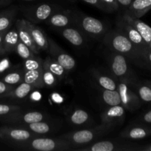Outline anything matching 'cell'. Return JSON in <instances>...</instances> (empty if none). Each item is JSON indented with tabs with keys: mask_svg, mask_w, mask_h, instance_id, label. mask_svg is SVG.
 I'll return each instance as SVG.
<instances>
[{
	"mask_svg": "<svg viewBox=\"0 0 151 151\" xmlns=\"http://www.w3.org/2000/svg\"><path fill=\"white\" fill-rule=\"evenodd\" d=\"M130 7V13L134 18L141 17L151 9V0H134Z\"/></svg>",
	"mask_w": 151,
	"mask_h": 151,
	"instance_id": "e0dca14e",
	"label": "cell"
},
{
	"mask_svg": "<svg viewBox=\"0 0 151 151\" xmlns=\"http://www.w3.org/2000/svg\"><path fill=\"white\" fill-rule=\"evenodd\" d=\"M114 127L111 125L101 124L95 128L90 129L80 130L74 132L62 135L60 138L67 141L72 146L86 145L88 143L94 141L98 137L107 134L110 132Z\"/></svg>",
	"mask_w": 151,
	"mask_h": 151,
	"instance_id": "6da1fadb",
	"label": "cell"
},
{
	"mask_svg": "<svg viewBox=\"0 0 151 151\" xmlns=\"http://www.w3.org/2000/svg\"><path fill=\"white\" fill-rule=\"evenodd\" d=\"M26 128L25 129L29 130L31 132L36 134H47L50 131V125L47 122H44L42 121L27 124Z\"/></svg>",
	"mask_w": 151,
	"mask_h": 151,
	"instance_id": "484cf974",
	"label": "cell"
},
{
	"mask_svg": "<svg viewBox=\"0 0 151 151\" xmlns=\"http://www.w3.org/2000/svg\"><path fill=\"white\" fill-rule=\"evenodd\" d=\"M42 77L43 67L38 69L24 71L23 81L33 86L35 88H39L44 86Z\"/></svg>",
	"mask_w": 151,
	"mask_h": 151,
	"instance_id": "ac0fdd59",
	"label": "cell"
},
{
	"mask_svg": "<svg viewBox=\"0 0 151 151\" xmlns=\"http://www.w3.org/2000/svg\"><path fill=\"white\" fill-rule=\"evenodd\" d=\"M16 27L17 29L18 34H19V39L24 44H26L34 54H38L41 52V50L37 47L33 38H32L30 31L28 27L27 20H25V19L17 20L16 23Z\"/></svg>",
	"mask_w": 151,
	"mask_h": 151,
	"instance_id": "52a82bcc",
	"label": "cell"
},
{
	"mask_svg": "<svg viewBox=\"0 0 151 151\" xmlns=\"http://www.w3.org/2000/svg\"><path fill=\"white\" fill-rule=\"evenodd\" d=\"M88 119H89L88 114L83 109H77L74 111L69 117L70 122L74 125H81L86 123L88 122Z\"/></svg>",
	"mask_w": 151,
	"mask_h": 151,
	"instance_id": "4316f807",
	"label": "cell"
},
{
	"mask_svg": "<svg viewBox=\"0 0 151 151\" xmlns=\"http://www.w3.org/2000/svg\"><path fill=\"white\" fill-rule=\"evenodd\" d=\"M43 83L44 86L53 87L57 83L58 78L50 71L43 68Z\"/></svg>",
	"mask_w": 151,
	"mask_h": 151,
	"instance_id": "4dcf8cb0",
	"label": "cell"
},
{
	"mask_svg": "<svg viewBox=\"0 0 151 151\" xmlns=\"http://www.w3.org/2000/svg\"><path fill=\"white\" fill-rule=\"evenodd\" d=\"M15 51L18 53L19 56L22 58L24 60H27V59L32 58L35 57V55L30 49L27 47L25 44H24L20 39H19V42H18L17 45H16V50Z\"/></svg>",
	"mask_w": 151,
	"mask_h": 151,
	"instance_id": "83f0119b",
	"label": "cell"
},
{
	"mask_svg": "<svg viewBox=\"0 0 151 151\" xmlns=\"http://www.w3.org/2000/svg\"><path fill=\"white\" fill-rule=\"evenodd\" d=\"M13 88V86L12 85H8V84L5 83L4 82L0 81V94H7L10 91H11Z\"/></svg>",
	"mask_w": 151,
	"mask_h": 151,
	"instance_id": "8d00e7d4",
	"label": "cell"
},
{
	"mask_svg": "<svg viewBox=\"0 0 151 151\" xmlns=\"http://www.w3.org/2000/svg\"><path fill=\"white\" fill-rule=\"evenodd\" d=\"M122 145H123L121 144L119 142L105 140L98 142L83 148H78L75 150L80 151H119L125 150Z\"/></svg>",
	"mask_w": 151,
	"mask_h": 151,
	"instance_id": "8fae6325",
	"label": "cell"
},
{
	"mask_svg": "<svg viewBox=\"0 0 151 151\" xmlns=\"http://www.w3.org/2000/svg\"><path fill=\"white\" fill-rule=\"evenodd\" d=\"M100 1L106 7V10H116L119 8V3L116 0H100Z\"/></svg>",
	"mask_w": 151,
	"mask_h": 151,
	"instance_id": "d590c367",
	"label": "cell"
},
{
	"mask_svg": "<svg viewBox=\"0 0 151 151\" xmlns=\"http://www.w3.org/2000/svg\"><path fill=\"white\" fill-rule=\"evenodd\" d=\"M119 27L121 32L128 37V39L132 42L134 45L135 44L137 46H142V44H144L145 41L139 32L129 23L124 20L122 21L119 22Z\"/></svg>",
	"mask_w": 151,
	"mask_h": 151,
	"instance_id": "9a60e30c",
	"label": "cell"
},
{
	"mask_svg": "<svg viewBox=\"0 0 151 151\" xmlns=\"http://www.w3.org/2000/svg\"><path fill=\"white\" fill-rule=\"evenodd\" d=\"M44 116L41 112L29 111L26 113H21L20 111L10 114L7 120L9 122L19 124H29L32 122H39L44 119Z\"/></svg>",
	"mask_w": 151,
	"mask_h": 151,
	"instance_id": "9c48e42d",
	"label": "cell"
},
{
	"mask_svg": "<svg viewBox=\"0 0 151 151\" xmlns=\"http://www.w3.org/2000/svg\"><path fill=\"white\" fill-rule=\"evenodd\" d=\"M35 87L27 83L23 82L17 86L16 88H13L11 91L7 93L5 97H13L17 99H24L29 94L32 89Z\"/></svg>",
	"mask_w": 151,
	"mask_h": 151,
	"instance_id": "ffe728a7",
	"label": "cell"
},
{
	"mask_svg": "<svg viewBox=\"0 0 151 151\" xmlns=\"http://www.w3.org/2000/svg\"><path fill=\"white\" fill-rule=\"evenodd\" d=\"M119 4L124 6V7H129L131 5L132 0H116Z\"/></svg>",
	"mask_w": 151,
	"mask_h": 151,
	"instance_id": "f35d334b",
	"label": "cell"
},
{
	"mask_svg": "<svg viewBox=\"0 0 151 151\" xmlns=\"http://www.w3.org/2000/svg\"><path fill=\"white\" fill-rule=\"evenodd\" d=\"M30 131L25 128H12L5 127L1 130L0 136L4 139L18 143L35 138V136Z\"/></svg>",
	"mask_w": 151,
	"mask_h": 151,
	"instance_id": "8992f818",
	"label": "cell"
},
{
	"mask_svg": "<svg viewBox=\"0 0 151 151\" xmlns=\"http://www.w3.org/2000/svg\"><path fill=\"white\" fill-rule=\"evenodd\" d=\"M43 68L50 71L58 79L60 80L66 78L68 72L60 63L50 56H48L45 60H43Z\"/></svg>",
	"mask_w": 151,
	"mask_h": 151,
	"instance_id": "2e32d148",
	"label": "cell"
},
{
	"mask_svg": "<svg viewBox=\"0 0 151 151\" xmlns=\"http://www.w3.org/2000/svg\"><path fill=\"white\" fill-rule=\"evenodd\" d=\"M13 16L11 12L0 16V32H4L10 26Z\"/></svg>",
	"mask_w": 151,
	"mask_h": 151,
	"instance_id": "d6a6232c",
	"label": "cell"
},
{
	"mask_svg": "<svg viewBox=\"0 0 151 151\" xmlns=\"http://www.w3.org/2000/svg\"><path fill=\"white\" fill-rule=\"evenodd\" d=\"M43 67V60L38 57H34L25 60L24 71L33 70L41 69Z\"/></svg>",
	"mask_w": 151,
	"mask_h": 151,
	"instance_id": "f546056e",
	"label": "cell"
},
{
	"mask_svg": "<svg viewBox=\"0 0 151 151\" xmlns=\"http://www.w3.org/2000/svg\"><path fill=\"white\" fill-rule=\"evenodd\" d=\"M139 94L142 100L144 101H151V88L149 87L142 86L139 90Z\"/></svg>",
	"mask_w": 151,
	"mask_h": 151,
	"instance_id": "e575fe53",
	"label": "cell"
},
{
	"mask_svg": "<svg viewBox=\"0 0 151 151\" xmlns=\"http://www.w3.org/2000/svg\"><path fill=\"white\" fill-rule=\"evenodd\" d=\"M4 32H0V49H2V41H3V37H4Z\"/></svg>",
	"mask_w": 151,
	"mask_h": 151,
	"instance_id": "b9f144b4",
	"label": "cell"
},
{
	"mask_svg": "<svg viewBox=\"0 0 151 151\" xmlns=\"http://www.w3.org/2000/svg\"><path fill=\"white\" fill-rule=\"evenodd\" d=\"M148 58H149V60H150V61H151V52L150 53V54H149V55H148Z\"/></svg>",
	"mask_w": 151,
	"mask_h": 151,
	"instance_id": "7bdbcfd3",
	"label": "cell"
},
{
	"mask_svg": "<svg viewBox=\"0 0 151 151\" xmlns=\"http://www.w3.org/2000/svg\"><path fill=\"white\" fill-rule=\"evenodd\" d=\"M19 41L17 29H12L6 32L3 37L2 48L4 51L11 52L16 50V45Z\"/></svg>",
	"mask_w": 151,
	"mask_h": 151,
	"instance_id": "d6986e66",
	"label": "cell"
},
{
	"mask_svg": "<svg viewBox=\"0 0 151 151\" xmlns=\"http://www.w3.org/2000/svg\"><path fill=\"white\" fill-rule=\"evenodd\" d=\"M19 111H21V108L19 106L0 104V115L10 114Z\"/></svg>",
	"mask_w": 151,
	"mask_h": 151,
	"instance_id": "836d02e7",
	"label": "cell"
},
{
	"mask_svg": "<svg viewBox=\"0 0 151 151\" xmlns=\"http://www.w3.org/2000/svg\"><path fill=\"white\" fill-rule=\"evenodd\" d=\"M125 116V108L122 105L110 106L101 114L102 124L115 127L122 122Z\"/></svg>",
	"mask_w": 151,
	"mask_h": 151,
	"instance_id": "5b68a950",
	"label": "cell"
},
{
	"mask_svg": "<svg viewBox=\"0 0 151 151\" xmlns=\"http://www.w3.org/2000/svg\"><path fill=\"white\" fill-rule=\"evenodd\" d=\"M149 45H150V47H151V43H150V44H149Z\"/></svg>",
	"mask_w": 151,
	"mask_h": 151,
	"instance_id": "f6af8a7d",
	"label": "cell"
},
{
	"mask_svg": "<svg viewBox=\"0 0 151 151\" xmlns=\"http://www.w3.org/2000/svg\"><path fill=\"white\" fill-rule=\"evenodd\" d=\"M24 75L22 72H11L4 76V82L8 85H14L23 81Z\"/></svg>",
	"mask_w": 151,
	"mask_h": 151,
	"instance_id": "1f68e13d",
	"label": "cell"
},
{
	"mask_svg": "<svg viewBox=\"0 0 151 151\" xmlns=\"http://www.w3.org/2000/svg\"><path fill=\"white\" fill-rule=\"evenodd\" d=\"M62 35L73 45L80 47L83 44V38L79 31L74 28H66L62 30Z\"/></svg>",
	"mask_w": 151,
	"mask_h": 151,
	"instance_id": "44dd1931",
	"label": "cell"
},
{
	"mask_svg": "<svg viewBox=\"0 0 151 151\" xmlns=\"http://www.w3.org/2000/svg\"><path fill=\"white\" fill-rule=\"evenodd\" d=\"M30 97L32 100H34V101H38V100H39L40 99H41V95L39 92H38V91H34V92L31 94Z\"/></svg>",
	"mask_w": 151,
	"mask_h": 151,
	"instance_id": "ab89813d",
	"label": "cell"
},
{
	"mask_svg": "<svg viewBox=\"0 0 151 151\" xmlns=\"http://www.w3.org/2000/svg\"><path fill=\"white\" fill-rule=\"evenodd\" d=\"M150 150H151V147H150Z\"/></svg>",
	"mask_w": 151,
	"mask_h": 151,
	"instance_id": "bcb514c9",
	"label": "cell"
},
{
	"mask_svg": "<svg viewBox=\"0 0 151 151\" xmlns=\"http://www.w3.org/2000/svg\"><path fill=\"white\" fill-rule=\"evenodd\" d=\"M111 69L114 75L118 78H122L128 72V64L126 59L120 53H114L111 58Z\"/></svg>",
	"mask_w": 151,
	"mask_h": 151,
	"instance_id": "5bb4252c",
	"label": "cell"
},
{
	"mask_svg": "<svg viewBox=\"0 0 151 151\" xmlns=\"http://www.w3.org/2000/svg\"><path fill=\"white\" fill-rule=\"evenodd\" d=\"M123 20L132 25L134 28L137 29L139 34L141 35L142 38H143L145 42L147 44L151 43V27L145 24V22H142L137 18H134L131 15L126 14L124 15Z\"/></svg>",
	"mask_w": 151,
	"mask_h": 151,
	"instance_id": "30bf717a",
	"label": "cell"
},
{
	"mask_svg": "<svg viewBox=\"0 0 151 151\" xmlns=\"http://www.w3.org/2000/svg\"><path fill=\"white\" fill-rule=\"evenodd\" d=\"M144 119L145 122L151 123V111L149 112H147L145 115L144 116Z\"/></svg>",
	"mask_w": 151,
	"mask_h": 151,
	"instance_id": "60d3db41",
	"label": "cell"
},
{
	"mask_svg": "<svg viewBox=\"0 0 151 151\" xmlns=\"http://www.w3.org/2000/svg\"><path fill=\"white\" fill-rule=\"evenodd\" d=\"M83 1L88 3V4H91V5L95 6V7H98V8L100 9L106 10V7H105V5L102 3V1H100V0H83Z\"/></svg>",
	"mask_w": 151,
	"mask_h": 151,
	"instance_id": "74e56055",
	"label": "cell"
},
{
	"mask_svg": "<svg viewBox=\"0 0 151 151\" xmlns=\"http://www.w3.org/2000/svg\"><path fill=\"white\" fill-rule=\"evenodd\" d=\"M27 25L32 38L38 49L44 51L49 50L48 38L44 31L39 27L36 26L29 21H27Z\"/></svg>",
	"mask_w": 151,
	"mask_h": 151,
	"instance_id": "4fadbf2b",
	"label": "cell"
},
{
	"mask_svg": "<svg viewBox=\"0 0 151 151\" xmlns=\"http://www.w3.org/2000/svg\"><path fill=\"white\" fill-rule=\"evenodd\" d=\"M79 24L84 32L94 36L102 35L106 30V27L103 22L91 16L81 17Z\"/></svg>",
	"mask_w": 151,
	"mask_h": 151,
	"instance_id": "ba28073f",
	"label": "cell"
},
{
	"mask_svg": "<svg viewBox=\"0 0 151 151\" xmlns=\"http://www.w3.org/2000/svg\"><path fill=\"white\" fill-rule=\"evenodd\" d=\"M102 97L103 101L109 106L121 105L120 95L117 90L103 89Z\"/></svg>",
	"mask_w": 151,
	"mask_h": 151,
	"instance_id": "7402d4cb",
	"label": "cell"
},
{
	"mask_svg": "<svg viewBox=\"0 0 151 151\" xmlns=\"http://www.w3.org/2000/svg\"><path fill=\"white\" fill-rule=\"evenodd\" d=\"M24 1H33V0H24Z\"/></svg>",
	"mask_w": 151,
	"mask_h": 151,
	"instance_id": "ee69618b",
	"label": "cell"
},
{
	"mask_svg": "<svg viewBox=\"0 0 151 151\" xmlns=\"http://www.w3.org/2000/svg\"><path fill=\"white\" fill-rule=\"evenodd\" d=\"M117 91H119L121 99V105L125 109H132L137 105V97L131 91L128 86L125 83H121L118 85Z\"/></svg>",
	"mask_w": 151,
	"mask_h": 151,
	"instance_id": "7c38bea8",
	"label": "cell"
},
{
	"mask_svg": "<svg viewBox=\"0 0 151 151\" xmlns=\"http://www.w3.org/2000/svg\"><path fill=\"white\" fill-rule=\"evenodd\" d=\"M16 145L22 150L39 151L69 150H73L71 145L62 138H32L25 142L16 143Z\"/></svg>",
	"mask_w": 151,
	"mask_h": 151,
	"instance_id": "7a4b0ae2",
	"label": "cell"
},
{
	"mask_svg": "<svg viewBox=\"0 0 151 151\" xmlns=\"http://www.w3.org/2000/svg\"><path fill=\"white\" fill-rule=\"evenodd\" d=\"M53 11V8L48 4H42L38 5L34 10L33 16L37 21H45L49 19Z\"/></svg>",
	"mask_w": 151,
	"mask_h": 151,
	"instance_id": "603a6c76",
	"label": "cell"
},
{
	"mask_svg": "<svg viewBox=\"0 0 151 151\" xmlns=\"http://www.w3.org/2000/svg\"><path fill=\"white\" fill-rule=\"evenodd\" d=\"M48 38L49 50L51 57L60 63L67 72L72 71L76 66V61L71 55L65 52L52 39Z\"/></svg>",
	"mask_w": 151,
	"mask_h": 151,
	"instance_id": "277c9868",
	"label": "cell"
},
{
	"mask_svg": "<svg viewBox=\"0 0 151 151\" xmlns=\"http://www.w3.org/2000/svg\"><path fill=\"white\" fill-rule=\"evenodd\" d=\"M106 42L115 52L122 55L129 54L134 50V44L121 31H114L108 34Z\"/></svg>",
	"mask_w": 151,
	"mask_h": 151,
	"instance_id": "3957f363",
	"label": "cell"
},
{
	"mask_svg": "<svg viewBox=\"0 0 151 151\" xmlns=\"http://www.w3.org/2000/svg\"><path fill=\"white\" fill-rule=\"evenodd\" d=\"M94 77L99 85L103 88L107 90H117L118 86L113 79L106 75H102L100 73H94Z\"/></svg>",
	"mask_w": 151,
	"mask_h": 151,
	"instance_id": "d4e9b609",
	"label": "cell"
},
{
	"mask_svg": "<svg viewBox=\"0 0 151 151\" xmlns=\"http://www.w3.org/2000/svg\"><path fill=\"white\" fill-rule=\"evenodd\" d=\"M49 24L56 27H65L70 23V19L64 13H54L49 17Z\"/></svg>",
	"mask_w": 151,
	"mask_h": 151,
	"instance_id": "cb8c5ba5",
	"label": "cell"
},
{
	"mask_svg": "<svg viewBox=\"0 0 151 151\" xmlns=\"http://www.w3.org/2000/svg\"><path fill=\"white\" fill-rule=\"evenodd\" d=\"M147 133L144 128H133L129 129L128 131H125L121 134V136L127 138L133 139H142L146 137Z\"/></svg>",
	"mask_w": 151,
	"mask_h": 151,
	"instance_id": "f1b7e54d",
	"label": "cell"
}]
</instances>
